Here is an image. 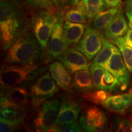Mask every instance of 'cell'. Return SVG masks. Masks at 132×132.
Listing matches in <instances>:
<instances>
[{"label": "cell", "instance_id": "38", "mask_svg": "<svg viewBox=\"0 0 132 132\" xmlns=\"http://www.w3.org/2000/svg\"><path fill=\"white\" fill-rule=\"evenodd\" d=\"M79 1H80V0H74L73 6H76V5L78 4V3L79 2Z\"/></svg>", "mask_w": 132, "mask_h": 132}, {"label": "cell", "instance_id": "35", "mask_svg": "<svg viewBox=\"0 0 132 132\" xmlns=\"http://www.w3.org/2000/svg\"><path fill=\"white\" fill-rule=\"evenodd\" d=\"M125 14L128 19V26L130 29H132V11H125Z\"/></svg>", "mask_w": 132, "mask_h": 132}, {"label": "cell", "instance_id": "28", "mask_svg": "<svg viewBox=\"0 0 132 132\" xmlns=\"http://www.w3.org/2000/svg\"><path fill=\"white\" fill-rule=\"evenodd\" d=\"M106 70L105 67L91 63L90 66V73L94 85L97 89H100L102 77Z\"/></svg>", "mask_w": 132, "mask_h": 132}, {"label": "cell", "instance_id": "2", "mask_svg": "<svg viewBox=\"0 0 132 132\" xmlns=\"http://www.w3.org/2000/svg\"><path fill=\"white\" fill-rule=\"evenodd\" d=\"M6 51L3 63L34 64L47 63L50 61L31 30L19 37Z\"/></svg>", "mask_w": 132, "mask_h": 132}, {"label": "cell", "instance_id": "24", "mask_svg": "<svg viewBox=\"0 0 132 132\" xmlns=\"http://www.w3.org/2000/svg\"><path fill=\"white\" fill-rule=\"evenodd\" d=\"M64 16L65 20L72 22L82 24H87L89 23V19L78 5L73 6V7L69 8L65 11Z\"/></svg>", "mask_w": 132, "mask_h": 132}, {"label": "cell", "instance_id": "18", "mask_svg": "<svg viewBox=\"0 0 132 132\" xmlns=\"http://www.w3.org/2000/svg\"><path fill=\"white\" fill-rule=\"evenodd\" d=\"M86 26V24L64 20V33L69 47L75 48L78 45L85 34Z\"/></svg>", "mask_w": 132, "mask_h": 132}, {"label": "cell", "instance_id": "23", "mask_svg": "<svg viewBox=\"0 0 132 132\" xmlns=\"http://www.w3.org/2000/svg\"><path fill=\"white\" fill-rule=\"evenodd\" d=\"M111 42L119 49L127 68L130 73H132V48L124 42L123 37L115 39Z\"/></svg>", "mask_w": 132, "mask_h": 132}, {"label": "cell", "instance_id": "26", "mask_svg": "<svg viewBox=\"0 0 132 132\" xmlns=\"http://www.w3.org/2000/svg\"><path fill=\"white\" fill-rule=\"evenodd\" d=\"M23 4L24 7L30 14L35 10L39 9H57L52 0H24Z\"/></svg>", "mask_w": 132, "mask_h": 132}, {"label": "cell", "instance_id": "34", "mask_svg": "<svg viewBox=\"0 0 132 132\" xmlns=\"http://www.w3.org/2000/svg\"><path fill=\"white\" fill-rule=\"evenodd\" d=\"M124 42L132 48V29H129L127 34L123 37Z\"/></svg>", "mask_w": 132, "mask_h": 132}, {"label": "cell", "instance_id": "37", "mask_svg": "<svg viewBox=\"0 0 132 132\" xmlns=\"http://www.w3.org/2000/svg\"><path fill=\"white\" fill-rule=\"evenodd\" d=\"M14 1H16V2H18L19 3H20V4H24V0H14Z\"/></svg>", "mask_w": 132, "mask_h": 132}, {"label": "cell", "instance_id": "20", "mask_svg": "<svg viewBox=\"0 0 132 132\" xmlns=\"http://www.w3.org/2000/svg\"><path fill=\"white\" fill-rule=\"evenodd\" d=\"M120 8V6H119L105 10L89 21L88 24L98 31L105 30Z\"/></svg>", "mask_w": 132, "mask_h": 132}, {"label": "cell", "instance_id": "6", "mask_svg": "<svg viewBox=\"0 0 132 132\" xmlns=\"http://www.w3.org/2000/svg\"><path fill=\"white\" fill-rule=\"evenodd\" d=\"M60 102L57 98L46 100L31 120V127L37 131H50L56 123Z\"/></svg>", "mask_w": 132, "mask_h": 132}, {"label": "cell", "instance_id": "29", "mask_svg": "<svg viewBox=\"0 0 132 132\" xmlns=\"http://www.w3.org/2000/svg\"><path fill=\"white\" fill-rule=\"evenodd\" d=\"M81 125L79 122L67 123L64 125L55 124L51 128L50 131H57V132H80L82 131Z\"/></svg>", "mask_w": 132, "mask_h": 132}, {"label": "cell", "instance_id": "25", "mask_svg": "<svg viewBox=\"0 0 132 132\" xmlns=\"http://www.w3.org/2000/svg\"><path fill=\"white\" fill-rule=\"evenodd\" d=\"M110 92L102 89H97V90L82 93L81 97L82 100H86L96 105H103L105 100L110 96Z\"/></svg>", "mask_w": 132, "mask_h": 132}, {"label": "cell", "instance_id": "31", "mask_svg": "<svg viewBox=\"0 0 132 132\" xmlns=\"http://www.w3.org/2000/svg\"><path fill=\"white\" fill-rule=\"evenodd\" d=\"M54 6L59 11L65 12V11L73 5L74 0H52Z\"/></svg>", "mask_w": 132, "mask_h": 132}, {"label": "cell", "instance_id": "14", "mask_svg": "<svg viewBox=\"0 0 132 132\" xmlns=\"http://www.w3.org/2000/svg\"><path fill=\"white\" fill-rule=\"evenodd\" d=\"M128 26L122 10L120 8L104 30V36L110 41L122 37L129 29Z\"/></svg>", "mask_w": 132, "mask_h": 132}, {"label": "cell", "instance_id": "22", "mask_svg": "<svg viewBox=\"0 0 132 132\" xmlns=\"http://www.w3.org/2000/svg\"><path fill=\"white\" fill-rule=\"evenodd\" d=\"M114 47L115 45L111 41L104 37L102 48L97 54V55L94 57L92 64L103 67H105L113 54Z\"/></svg>", "mask_w": 132, "mask_h": 132}, {"label": "cell", "instance_id": "19", "mask_svg": "<svg viewBox=\"0 0 132 132\" xmlns=\"http://www.w3.org/2000/svg\"><path fill=\"white\" fill-rule=\"evenodd\" d=\"M95 89L89 69L78 71L74 74L72 82V92L85 93L92 91Z\"/></svg>", "mask_w": 132, "mask_h": 132}, {"label": "cell", "instance_id": "32", "mask_svg": "<svg viewBox=\"0 0 132 132\" xmlns=\"http://www.w3.org/2000/svg\"><path fill=\"white\" fill-rule=\"evenodd\" d=\"M20 127L13 125L4 120H1L0 122V131L1 132H11L17 130Z\"/></svg>", "mask_w": 132, "mask_h": 132}, {"label": "cell", "instance_id": "17", "mask_svg": "<svg viewBox=\"0 0 132 132\" xmlns=\"http://www.w3.org/2000/svg\"><path fill=\"white\" fill-rule=\"evenodd\" d=\"M1 97H6L19 106L32 110V97L29 90L24 86H18L1 92Z\"/></svg>", "mask_w": 132, "mask_h": 132}, {"label": "cell", "instance_id": "39", "mask_svg": "<svg viewBox=\"0 0 132 132\" xmlns=\"http://www.w3.org/2000/svg\"><path fill=\"white\" fill-rule=\"evenodd\" d=\"M131 112H132V109H131Z\"/></svg>", "mask_w": 132, "mask_h": 132}, {"label": "cell", "instance_id": "5", "mask_svg": "<svg viewBox=\"0 0 132 132\" xmlns=\"http://www.w3.org/2000/svg\"><path fill=\"white\" fill-rule=\"evenodd\" d=\"M29 90L32 97V111L35 112L44 102L53 98L58 87L50 72H46L37 79Z\"/></svg>", "mask_w": 132, "mask_h": 132}, {"label": "cell", "instance_id": "16", "mask_svg": "<svg viewBox=\"0 0 132 132\" xmlns=\"http://www.w3.org/2000/svg\"><path fill=\"white\" fill-rule=\"evenodd\" d=\"M132 105V91L128 93L116 95H110L105 102L103 106L110 111L124 114L126 110Z\"/></svg>", "mask_w": 132, "mask_h": 132}, {"label": "cell", "instance_id": "15", "mask_svg": "<svg viewBox=\"0 0 132 132\" xmlns=\"http://www.w3.org/2000/svg\"><path fill=\"white\" fill-rule=\"evenodd\" d=\"M49 72L57 86L68 92H72V75L61 62L54 61L49 65Z\"/></svg>", "mask_w": 132, "mask_h": 132}, {"label": "cell", "instance_id": "1", "mask_svg": "<svg viewBox=\"0 0 132 132\" xmlns=\"http://www.w3.org/2000/svg\"><path fill=\"white\" fill-rule=\"evenodd\" d=\"M21 6L14 0H1L0 36L3 50H7L19 37L31 30V21Z\"/></svg>", "mask_w": 132, "mask_h": 132}, {"label": "cell", "instance_id": "27", "mask_svg": "<svg viewBox=\"0 0 132 132\" xmlns=\"http://www.w3.org/2000/svg\"><path fill=\"white\" fill-rule=\"evenodd\" d=\"M119 87L120 89V84L118 79L108 70L105 71L102 77L100 89L111 92L115 91Z\"/></svg>", "mask_w": 132, "mask_h": 132}, {"label": "cell", "instance_id": "12", "mask_svg": "<svg viewBox=\"0 0 132 132\" xmlns=\"http://www.w3.org/2000/svg\"><path fill=\"white\" fill-rule=\"evenodd\" d=\"M28 110L6 97H1V120L20 127L27 118Z\"/></svg>", "mask_w": 132, "mask_h": 132}, {"label": "cell", "instance_id": "11", "mask_svg": "<svg viewBox=\"0 0 132 132\" xmlns=\"http://www.w3.org/2000/svg\"><path fill=\"white\" fill-rule=\"evenodd\" d=\"M104 67L118 79L120 84V89L125 90L127 88L130 82L129 71L118 47L115 46L113 54Z\"/></svg>", "mask_w": 132, "mask_h": 132}, {"label": "cell", "instance_id": "13", "mask_svg": "<svg viewBox=\"0 0 132 132\" xmlns=\"http://www.w3.org/2000/svg\"><path fill=\"white\" fill-rule=\"evenodd\" d=\"M71 75L78 71L90 69L91 64L87 61L86 56L75 47H70L59 57Z\"/></svg>", "mask_w": 132, "mask_h": 132}, {"label": "cell", "instance_id": "4", "mask_svg": "<svg viewBox=\"0 0 132 132\" xmlns=\"http://www.w3.org/2000/svg\"><path fill=\"white\" fill-rule=\"evenodd\" d=\"M65 14L58 9H39L31 13V24L34 35L46 53L47 44L59 15Z\"/></svg>", "mask_w": 132, "mask_h": 132}, {"label": "cell", "instance_id": "10", "mask_svg": "<svg viewBox=\"0 0 132 132\" xmlns=\"http://www.w3.org/2000/svg\"><path fill=\"white\" fill-rule=\"evenodd\" d=\"M105 37L101 31L87 24L85 34L78 45L75 48L86 56L88 60L94 59L103 45V39Z\"/></svg>", "mask_w": 132, "mask_h": 132}, {"label": "cell", "instance_id": "9", "mask_svg": "<svg viewBox=\"0 0 132 132\" xmlns=\"http://www.w3.org/2000/svg\"><path fill=\"white\" fill-rule=\"evenodd\" d=\"M64 15V14H61L59 15L49 38L46 54L50 60L58 59L69 48L64 33V24L65 20Z\"/></svg>", "mask_w": 132, "mask_h": 132}, {"label": "cell", "instance_id": "7", "mask_svg": "<svg viewBox=\"0 0 132 132\" xmlns=\"http://www.w3.org/2000/svg\"><path fill=\"white\" fill-rule=\"evenodd\" d=\"M79 122L82 129L88 132L106 131L108 119L103 110L95 105L82 107Z\"/></svg>", "mask_w": 132, "mask_h": 132}, {"label": "cell", "instance_id": "30", "mask_svg": "<svg viewBox=\"0 0 132 132\" xmlns=\"http://www.w3.org/2000/svg\"><path fill=\"white\" fill-rule=\"evenodd\" d=\"M116 131L132 132V122L128 119L118 118L115 123Z\"/></svg>", "mask_w": 132, "mask_h": 132}, {"label": "cell", "instance_id": "21", "mask_svg": "<svg viewBox=\"0 0 132 132\" xmlns=\"http://www.w3.org/2000/svg\"><path fill=\"white\" fill-rule=\"evenodd\" d=\"M77 5L82 10L89 21L108 8L105 0H80Z\"/></svg>", "mask_w": 132, "mask_h": 132}, {"label": "cell", "instance_id": "3", "mask_svg": "<svg viewBox=\"0 0 132 132\" xmlns=\"http://www.w3.org/2000/svg\"><path fill=\"white\" fill-rule=\"evenodd\" d=\"M47 63L14 64L3 63L1 66V92L18 86H31L47 70Z\"/></svg>", "mask_w": 132, "mask_h": 132}, {"label": "cell", "instance_id": "8", "mask_svg": "<svg viewBox=\"0 0 132 132\" xmlns=\"http://www.w3.org/2000/svg\"><path fill=\"white\" fill-rule=\"evenodd\" d=\"M81 96L65 94L61 97L57 125H64L77 121L82 110Z\"/></svg>", "mask_w": 132, "mask_h": 132}, {"label": "cell", "instance_id": "33", "mask_svg": "<svg viewBox=\"0 0 132 132\" xmlns=\"http://www.w3.org/2000/svg\"><path fill=\"white\" fill-rule=\"evenodd\" d=\"M105 1L108 8L119 7L122 5L121 0H105Z\"/></svg>", "mask_w": 132, "mask_h": 132}, {"label": "cell", "instance_id": "36", "mask_svg": "<svg viewBox=\"0 0 132 132\" xmlns=\"http://www.w3.org/2000/svg\"><path fill=\"white\" fill-rule=\"evenodd\" d=\"M125 11H132V0H127L125 3Z\"/></svg>", "mask_w": 132, "mask_h": 132}]
</instances>
